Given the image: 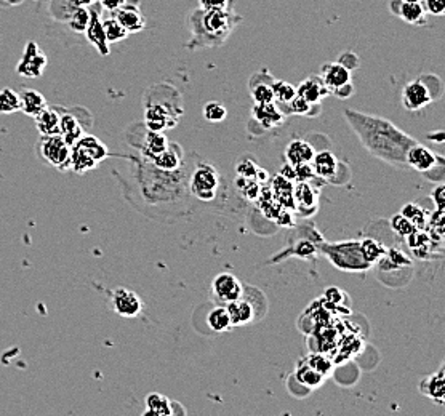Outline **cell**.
<instances>
[{
    "instance_id": "33",
    "label": "cell",
    "mask_w": 445,
    "mask_h": 416,
    "mask_svg": "<svg viewBox=\"0 0 445 416\" xmlns=\"http://www.w3.org/2000/svg\"><path fill=\"white\" fill-rule=\"evenodd\" d=\"M280 108H288L287 114H297V115H308V117H313V115H317L321 112V104H311L306 100H303L302 96H295L293 100L285 104V106H279Z\"/></svg>"
},
{
    "instance_id": "18",
    "label": "cell",
    "mask_w": 445,
    "mask_h": 416,
    "mask_svg": "<svg viewBox=\"0 0 445 416\" xmlns=\"http://www.w3.org/2000/svg\"><path fill=\"white\" fill-rule=\"evenodd\" d=\"M321 77L323 80V84H325V86L330 90V93H332V90L351 82V71L337 61V63H330V65L323 66Z\"/></svg>"
},
{
    "instance_id": "48",
    "label": "cell",
    "mask_w": 445,
    "mask_h": 416,
    "mask_svg": "<svg viewBox=\"0 0 445 416\" xmlns=\"http://www.w3.org/2000/svg\"><path fill=\"white\" fill-rule=\"evenodd\" d=\"M259 167L252 160H240L236 167L237 176H244V178H255L257 180V173Z\"/></svg>"
},
{
    "instance_id": "24",
    "label": "cell",
    "mask_w": 445,
    "mask_h": 416,
    "mask_svg": "<svg viewBox=\"0 0 445 416\" xmlns=\"http://www.w3.org/2000/svg\"><path fill=\"white\" fill-rule=\"evenodd\" d=\"M60 119L61 112H58L55 108H45L36 119V126L40 136L60 135Z\"/></svg>"
},
{
    "instance_id": "15",
    "label": "cell",
    "mask_w": 445,
    "mask_h": 416,
    "mask_svg": "<svg viewBox=\"0 0 445 416\" xmlns=\"http://www.w3.org/2000/svg\"><path fill=\"white\" fill-rule=\"evenodd\" d=\"M114 13V18L127 29L129 34L141 32L146 27V18H144L140 8H138V5H124V7L115 10Z\"/></svg>"
},
{
    "instance_id": "21",
    "label": "cell",
    "mask_w": 445,
    "mask_h": 416,
    "mask_svg": "<svg viewBox=\"0 0 445 416\" xmlns=\"http://www.w3.org/2000/svg\"><path fill=\"white\" fill-rule=\"evenodd\" d=\"M74 146H77L80 151H84L89 157L93 159L98 165L109 157L108 146L101 140H98L96 136H91V135L80 136L79 140L74 143Z\"/></svg>"
},
{
    "instance_id": "51",
    "label": "cell",
    "mask_w": 445,
    "mask_h": 416,
    "mask_svg": "<svg viewBox=\"0 0 445 416\" xmlns=\"http://www.w3.org/2000/svg\"><path fill=\"white\" fill-rule=\"evenodd\" d=\"M338 63H341V65L348 67L349 71H352V69L359 67V56H357L356 53H352V51H346V53L340 56Z\"/></svg>"
},
{
    "instance_id": "25",
    "label": "cell",
    "mask_w": 445,
    "mask_h": 416,
    "mask_svg": "<svg viewBox=\"0 0 445 416\" xmlns=\"http://www.w3.org/2000/svg\"><path fill=\"white\" fill-rule=\"evenodd\" d=\"M420 392L425 394L426 397L432 398V401L437 402L439 405L444 403V394H445V379H444V370L441 368L436 375H431V377L425 378L420 383Z\"/></svg>"
},
{
    "instance_id": "30",
    "label": "cell",
    "mask_w": 445,
    "mask_h": 416,
    "mask_svg": "<svg viewBox=\"0 0 445 416\" xmlns=\"http://www.w3.org/2000/svg\"><path fill=\"white\" fill-rule=\"evenodd\" d=\"M380 268L386 271H392V269H399V268H410L412 266V261H410V258L406 255V253H402L399 248H389V250H386V253L383 256L380 258Z\"/></svg>"
},
{
    "instance_id": "29",
    "label": "cell",
    "mask_w": 445,
    "mask_h": 416,
    "mask_svg": "<svg viewBox=\"0 0 445 416\" xmlns=\"http://www.w3.org/2000/svg\"><path fill=\"white\" fill-rule=\"evenodd\" d=\"M153 164H154L155 169H159V170L178 171L183 165V159H181L180 151H178L176 146L170 144V146L167 148L164 152L159 154L157 157L153 160Z\"/></svg>"
},
{
    "instance_id": "17",
    "label": "cell",
    "mask_w": 445,
    "mask_h": 416,
    "mask_svg": "<svg viewBox=\"0 0 445 416\" xmlns=\"http://www.w3.org/2000/svg\"><path fill=\"white\" fill-rule=\"evenodd\" d=\"M20 103H21L20 111H22L27 115V117H32V119H36L37 115L49 106L45 96L40 93V91L34 90V89L21 90L20 91Z\"/></svg>"
},
{
    "instance_id": "56",
    "label": "cell",
    "mask_w": 445,
    "mask_h": 416,
    "mask_svg": "<svg viewBox=\"0 0 445 416\" xmlns=\"http://www.w3.org/2000/svg\"><path fill=\"white\" fill-rule=\"evenodd\" d=\"M427 138H430L431 141H436L439 144H442L444 138H445V133H444V130H439V131H434V133H430V135H427Z\"/></svg>"
},
{
    "instance_id": "2",
    "label": "cell",
    "mask_w": 445,
    "mask_h": 416,
    "mask_svg": "<svg viewBox=\"0 0 445 416\" xmlns=\"http://www.w3.org/2000/svg\"><path fill=\"white\" fill-rule=\"evenodd\" d=\"M319 250L340 271H346V273H366V271L372 268V264L363 258L361 242L357 240L335 242V244H323V242H321Z\"/></svg>"
},
{
    "instance_id": "19",
    "label": "cell",
    "mask_w": 445,
    "mask_h": 416,
    "mask_svg": "<svg viewBox=\"0 0 445 416\" xmlns=\"http://www.w3.org/2000/svg\"><path fill=\"white\" fill-rule=\"evenodd\" d=\"M169 146H170V141H169V138L164 135V131L148 130L146 136H144L143 144H141V154H143V157H146L149 162H153Z\"/></svg>"
},
{
    "instance_id": "40",
    "label": "cell",
    "mask_w": 445,
    "mask_h": 416,
    "mask_svg": "<svg viewBox=\"0 0 445 416\" xmlns=\"http://www.w3.org/2000/svg\"><path fill=\"white\" fill-rule=\"evenodd\" d=\"M236 184L237 189L240 190V194L244 195L247 200H257L259 193H262V183H258L255 178L237 176Z\"/></svg>"
},
{
    "instance_id": "16",
    "label": "cell",
    "mask_w": 445,
    "mask_h": 416,
    "mask_svg": "<svg viewBox=\"0 0 445 416\" xmlns=\"http://www.w3.org/2000/svg\"><path fill=\"white\" fill-rule=\"evenodd\" d=\"M297 95L311 104H321L323 98L330 95V90L323 84L321 76H311L297 86Z\"/></svg>"
},
{
    "instance_id": "32",
    "label": "cell",
    "mask_w": 445,
    "mask_h": 416,
    "mask_svg": "<svg viewBox=\"0 0 445 416\" xmlns=\"http://www.w3.org/2000/svg\"><path fill=\"white\" fill-rule=\"evenodd\" d=\"M207 323L212 328L213 332L223 333V332H229L233 328V323H231L228 309L224 306H218V308H213L209 316H207Z\"/></svg>"
},
{
    "instance_id": "14",
    "label": "cell",
    "mask_w": 445,
    "mask_h": 416,
    "mask_svg": "<svg viewBox=\"0 0 445 416\" xmlns=\"http://www.w3.org/2000/svg\"><path fill=\"white\" fill-rule=\"evenodd\" d=\"M84 34L86 40H89V42L96 48L98 53L103 56L109 55L111 48H109V42L106 39L105 29H103V21L100 20V15H98L96 11H90V22H89V26H86Z\"/></svg>"
},
{
    "instance_id": "55",
    "label": "cell",
    "mask_w": 445,
    "mask_h": 416,
    "mask_svg": "<svg viewBox=\"0 0 445 416\" xmlns=\"http://www.w3.org/2000/svg\"><path fill=\"white\" fill-rule=\"evenodd\" d=\"M280 175H282V176H285L287 180H290V181H297V176H295L293 165H290V164H285L284 167H282Z\"/></svg>"
},
{
    "instance_id": "43",
    "label": "cell",
    "mask_w": 445,
    "mask_h": 416,
    "mask_svg": "<svg viewBox=\"0 0 445 416\" xmlns=\"http://www.w3.org/2000/svg\"><path fill=\"white\" fill-rule=\"evenodd\" d=\"M204 117L212 124L223 122L228 117V109L224 108V104L218 101H210L204 106Z\"/></svg>"
},
{
    "instance_id": "52",
    "label": "cell",
    "mask_w": 445,
    "mask_h": 416,
    "mask_svg": "<svg viewBox=\"0 0 445 416\" xmlns=\"http://www.w3.org/2000/svg\"><path fill=\"white\" fill-rule=\"evenodd\" d=\"M332 93L337 98H340V100H348V98H351L352 93H354V86H352L351 82L344 84V85L338 86V89L332 90Z\"/></svg>"
},
{
    "instance_id": "1",
    "label": "cell",
    "mask_w": 445,
    "mask_h": 416,
    "mask_svg": "<svg viewBox=\"0 0 445 416\" xmlns=\"http://www.w3.org/2000/svg\"><path fill=\"white\" fill-rule=\"evenodd\" d=\"M344 117L370 154L388 164L407 167L406 154L408 148L417 143L412 136L388 119L363 114L356 109H346Z\"/></svg>"
},
{
    "instance_id": "46",
    "label": "cell",
    "mask_w": 445,
    "mask_h": 416,
    "mask_svg": "<svg viewBox=\"0 0 445 416\" xmlns=\"http://www.w3.org/2000/svg\"><path fill=\"white\" fill-rule=\"evenodd\" d=\"M293 170H295V176H297V181H311V180H314V178H317L311 162L293 165Z\"/></svg>"
},
{
    "instance_id": "53",
    "label": "cell",
    "mask_w": 445,
    "mask_h": 416,
    "mask_svg": "<svg viewBox=\"0 0 445 416\" xmlns=\"http://www.w3.org/2000/svg\"><path fill=\"white\" fill-rule=\"evenodd\" d=\"M444 193H445L444 186H437L434 190H432V199H434L436 202L437 210H444V199H445Z\"/></svg>"
},
{
    "instance_id": "27",
    "label": "cell",
    "mask_w": 445,
    "mask_h": 416,
    "mask_svg": "<svg viewBox=\"0 0 445 416\" xmlns=\"http://www.w3.org/2000/svg\"><path fill=\"white\" fill-rule=\"evenodd\" d=\"M60 135L69 144L76 143L80 136L85 135L84 126L80 125L79 119L72 112H63L60 119Z\"/></svg>"
},
{
    "instance_id": "34",
    "label": "cell",
    "mask_w": 445,
    "mask_h": 416,
    "mask_svg": "<svg viewBox=\"0 0 445 416\" xmlns=\"http://www.w3.org/2000/svg\"><path fill=\"white\" fill-rule=\"evenodd\" d=\"M273 91H274V103L277 106H285L290 103L295 96H297V89L290 84L284 82V80H273Z\"/></svg>"
},
{
    "instance_id": "49",
    "label": "cell",
    "mask_w": 445,
    "mask_h": 416,
    "mask_svg": "<svg viewBox=\"0 0 445 416\" xmlns=\"http://www.w3.org/2000/svg\"><path fill=\"white\" fill-rule=\"evenodd\" d=\"M426 15L442 16L445 13V0H421Z\"/></svg>"
},
{
    "instance_id": "13",
    "label": "cell",
    "mask_w": 445,
    "mask_h": 416,
    "mask_svg": "<svg viewBox=\"0 0 445 416\" xmlns=\"http://www.w3.org/2000/svg\"><path fill=\"white\" fill-rule=\"evenodd\" d=\"M252 119L255 120L257 124H259L263 129H276V126H280L284 124L285 115L282 114L279 106L273 103H263L258 104L255 103V106L252 109Z\"/></svg>"
},
{
    "instance_id": "59",
    "label": "cell",
    "mask_w": 445,
    "mask_h": 416,
    "mask_svg": "<svg viewBox=\"0 0 445 416\" xmlns=\"http://www.w3.org/2000/svg\"><path fill=\"white\" fill-rule=\"evenodd\" d=\"M21 2L22 0H0V5H2V7H10V5H18Z\"/></svg>"
},
{
    "instance_id": "4",
    "label": "cell",
    "mask_w": 445,
    "mask_h": 416,
    "mask_svg": "<svg viewBox=\"0 0 445 416\" xmlns=\"http://www.w3.org/2000/svg\"><path fill=\"white\" fill-rule=\"evenodd\" d=\"M71 148L72 144H69L61 135H50L40 136L36 151L45 164L66 171L71 167Z\"/></svg>"
},
{
    "instance_id": "36",
    "label": "cell",
    "mask_w": 445,
    "mask_h": 416,
    "mask_svg": "<svg viewBox=\"0 0 445 416\" xmlns=\"http://www.w3.org/2000/svg\"><path fill=\"white\" fill-rule=\"evenodd\" d=\"M103 29H105V34H106L109 45L122 42V40H125L127 37L130 36V34L127 32V29L120 25V22L115 18H108V20L103 21Z\"/></svg>"
},
{
    "instance_id": "38",
    "label": "cell",
    "mask_w": 445,
    "mask_h": 416,
    "mask_svg": "<svg viewBox=\"0 0 445 416\" xmlns=\"http://www.w3.org/2000/svg\"><path fill=\"white\" fill-rule=\"evenodd\" d=\"M297 378H298L299 383L306 384L308 388H317V386L322 384V381H323V378H325V375H322L321 372H317L316 368L308 365V363H304V365L298 367Z\"/></svg>"
},
{
    "instance_id": "7",
    "label": "cell",
    "mask_w": 445,
    "mask_h": 416,
    "mask_svg": "<svg viewBox=\"0 0 445 416\" xmlns=\"http://www.w3.org/2000/svg\"><path fill=\"white\" fill-rule=\"evenodd\" d=\"M432 100H434V93L431 91L430 85L425 82V79L412 80L406 84L402 90V104L408 111H420Z\"/></svg>"
},
{
    "instance_id": "22",
    "label": "cell",
    "mask_w": 445,
    "mask_h": 416,
    "mask_svg": "<svg viewBox=\"0 0 445 416\" xmlns=\"http://www.w3.org/2000/svg\"><path fill=\"white\" fill-rule=\"evenodd\" d=\"M226 309L233 327L245 325V323L255 319V309H253L252 303L247 301V299L239 298L236 301H231L226 304Z\"/></svg>"
},
{
    "instance_id": "5",
    "label": "cell",
    "mask_w": 445,
    "mask_h": 416,
    "mask_svg": "<svg viewBox=\"0 0 445 416\" xmlns=\"http://www.w3.org/2000/svg\"><path fill=\"white\" fill-rule=\"evenodd\" d=\"M218 171L210 164H199L189 180V190L199 200L210 202L217 197L219 186Z\"/></svg>"
},
{
    "instance_id": "23",
    "label": "cell",
    "mask_w": 445,
    "mask_h": 416,
    "mask_svg": "<svg viewBox=\"0 0 445 416\" xmlns=\"http://www.w3.org/2000/svg\"><path fill=\"white\" fill-rule=\"evenodd\" d=\"M271 193H273L277 204H279L282 208H287V210H292V212L295 210L293 183L290 180H287L285 176H282L280 173L273 180Z\"/></svg>"
},
{
    "instance_id": "39",
    "label": "cell",
    "mask_w": 445,
    "mask_h": 416,
    "mask_svg": "<svg viewBox=\"0 0 445 416\" xmlns=\"http://www.w3.org/2000/svg\"><path fill=\"white\" fill-rule=\"evenodd\" d=\"M66 22L74 32L84 34L86 26H89V22H90V10L86 7H76L72 10V13L69 15Z\"/></svg>"
},
{
    "instance_id": "12",
    "label": "cell",
    "mask_w": 445,
    "mask_h": 416,
    "mask_svg": "<svg viewBox=\"0 0 445 416\" xmlns=\"http://www.w3.org/2000/svg\"><path fill=\"white\" fill-rule=\"evenodd\" d=\"M141 298L129 288L119 287L112 293V309L122 317H136L141 312Z\"/></svg>"
},
{
    "instance_id": "42",
    "label": "cell",
    "mask_w": 445,
    "mask_h": 416,
    "mask_svg": "<svg viewBox=\"0 0 445 416\" xmlns=\"http://www.w3.org/2000/svg\"><path fill=\"white\" fill-rule=\"evenodd\" d=\"M271 84L273 82H269V84H266V82L253 84L252 82L250 93H252L253 101L258 103V104L273 103L274 101V91H273V86H271Z\"/></svg>"
},
{
    "instance_id": "8",
    "label": "cell",
    "mask_w": 445,
    "mask_h": 416,
    "mask_svg": "<svg viewBox=\"0 0 445 416\" xmlns=\"http://www.w3.org/2000/svg\"><path fill=\"white\" fill-rule=\"evenodd\" d=\"M295 210L299 216H313L319 205V190L313 188L309 181H297L293 184Z\"/></svg>"
},
{
    "instance_id": "11",
    "label": "cell",
    "mask_w": 445,
    "mask_h": 416,
    "mask_svg": "<svg viewBox=\"0 0 445 416\" xmlns=\"http://www.w3.org/2000/svg\"><path fill=\"white\" fill-rule=\"evenodd\" d=\"M178 124V117L164 104H151L146 108L144 112V125L148 130L153 131H164L173 129Z\"/></svg>"
},
{
    "instance_id": "35",
    "label": "cell",
    "mask_w": 445,
    "mask_h": 416,
    "mask_svg": "<svg viewBox=\"0 0 445 416\" xmlns=\"http://www.w3.org/2000/svg\"><path fill=\"white\" fill-rule=\"evenodd\" d=\"M361 248H362L363 258H366L370 264L378 263L380 258L386 253L385 245L380 244L378 240L372 239V237H367V239H363L361 242Z\"/></svg>"
},
{
    "instance_id": "6",
    "label": "cell",
    "mask_w": 445,
    "mask_h": 416,
    "mask_svg": "<svg viewBox=\"0 0 445 416\" xmlns=\"http://www.w3.org/2000/svg\"><path fill=\"white\" fill-rule=\"evenodd\" d=\"M47 55L39 47L37 42H27L22 56L16 66V72L26 79H36L44 74V69L47 67Z\"/></svg>"
},
{
    "instance_id": "50",
    "label": "cell",
    "mask_w": 445,
    "mask_h": 416,
    "mask_svg": "<svg viewBox=\"0 0 445 416\" xmlns=\"http://www.w3.org/2000/svg\"><path fill=\"white\" fill-rule=\"evenodd\" d=\"M229 0H199L200 10H226Z\"/></svg>"
},
{
    "instance_id": "20",
    "label": "cell",
    "mask_w": 445,
    "mask_h": 416,
    "mask_svg": "<svg viewBox=\"0 0 445 416\" xmlns=\"http://www.w3.org/2000/svg\"><path fill=\"white\" fill-rule=\"evenodd\" d=\"M314 155H316V151H314L313 144H309L304 140H293L288 143L285 148V160H287V164H290V165L306 164V162L313 160Z\"/></svg>"
},
{
    "instance_id": "37",
    "label": "cell",
    "mask_w": 445,
    "mask_h": 416,
    "mask_svg": "<svg viewBox=\"0 0 445 416\" xmlns=\"http://www.w3.org/2000/svg\"><path fill=\"white\" fill-rule=\"evenodd\" d=\"M21 108L20 93L11 89L0 90V114H13L18 112Z\"/></svg>"
},
{
    "instance_id": "57",
    "label": "cell",
    "mask_w": 445,
    "mask_h": 416,
    "mask_svg": "<svg viewBox=\"0 0 445 416\" xmlns=\"http://www.w3.org/2000/svg\"><path fill=\"white\" fill-rule=\"evenodd\" d=\"M69 2H71L74 7H91V5H93L96 0H69Z\"/></svg>"
},
{
    "instance_id": "26",
    "label": "cell",
    "mask_w": 445,
    "mask_h": 416,
    "mask_svg": "<svg viewBox=\"0 0 445 416\" xmlns=\"http://www.w3.org/2000/svg\"><path fill=\"white\" fill-rule=\"evenodd\" d=\"M311 164H313L316 176L321 178V180H330L338 170V159L328 151H322L319 154L316 152L314 159L311 160Z\"/></svg>"
},
{
    "instance_id": "47",
    "label": "cell",
    "mask_w": 445,
    "mask_h": 416,
    "mask_svg": "<svg viewBox=\"0 0 445 416\" xmlns=\"http://www.w3.org/2000/svg\"><path fill=\"white\" fill-rule=\"evenodd\" d=\"M306 363H308V365H311L313 368H316L317 372H321L322 375H327L328 372H330V367H332L330 360H328L327 357H323L322 354L309 356L308 359H306Z\"/></svg>"
},
{
    "instance_id": "10",
    "label": "cell",
    "mask_w": 445,
    "mask_h": 416,
    "mask_svg": "<svg viewBox=\"0 0 445 416\" xmlns=\"http://www.w3.org/2000/svg\"><path fill=\"white\" fill-rule=\"evenodd\" d=\"M212 292L219 303L228 304L231 301L242 298L244 288H242L240 280L236 275L229 273L218 274L212 282Z\"/></svg>"
},
{
    "instance_id": "9",
    "label": "cell",
    "mask_w": 445,
    "mask_h": 416,
    "mask_svg": "<svg viewBox=\"0 0 445 416\" xmlns=\"http://www.w3.org/2000/svg\"><path fill=\"white\" fill-rule=\"evenodd\" d=\"M406 164L425 175V173L434 170L439 164H444V157L430 151L423 144L415 143L406 154Z\"/></svg>"
},
{
    "instance_id": "54",
    "label": "cell",
    "mask_w": 445,
    "mask_h": 416,
    "mask_svg": "<svg viewBox=\"0 0 445 416\" xmlns=\"http://www.w3.org/2000/svg\"><path fill=\"white\" fill-rule=\"evenodd\" d=\"M100 2L108 11H115L125 5V0H100Z\"/></svg>"
},
{
    "instance_id": "58",
    "label": "cell",
    "mask_w": 445,
    "mask_h": 416,
    "mask_svg": "<svg viewBox=\"0 0 445 416\" xmlns=\"http://www.w3.org/2000/svg\"><path fill=\"white\" fill-rule=\"evenodd\" d=\"M401 4H402V0H391V2H389L391 13L397 15V13H399V7H401Z\"/></svg>"
},
{
    "instance_id": "41",
    "label": "cell",
    "mask_w": 445,
    "mask_h": 416,
    "mask_svg": "<svg viewBox=\"0 0 445 416\" xmlns=\"http://www.w3.org/2000/svg\"><path fill=\"white\" fill-rule=\"evenodd\" d=\"M401 215H404L407 219H410V221H412V224L417 229H423L426 221H427L426 210H423V208H421L417 204L404 205Z\"/></svg>"
},
{
    "instance_id": "60",
    "label": "cell",
    "mask_w": 445,
    "mask_h": 416,
    "mask_svg": "<svg viewBox=\"0 0 445 416\" xmlns=\"http://www.w3.org/2000/svg\"><path fill=\"white\" fill-rule=\"evenodd\" d=\"M406 2H421V0H406Z\"/></svg>"
},
{
    "instance_id": "28",
    "label": "cell",
    "mask_w": 445,
    "mask_h": 416,
    "mask_svg": "<svg viewBox=\"0 0 445 416\" xmlns=\"http://www.w3.org/2000/svg\"><path fill=\"white\" fill-rule=\"evenodd\" d=\"M397 16L413 26H425L426 25V11L421 2H406L402 0L401 7H399Z\"/></svg>"
},
{
    "instance_id": "3",
    "label": "cell",
    "mask_w": 445,
    "mask_h": 416,
    "mask_svg": "<svg viewBox=\"0 0 445 416\" xmlns=\"http://www.w3.org/2000/svg\"><path fill=\"white\" fill-rule=\"evenodd\" d=\"M236 15L226 10H204L200 20V27L204 29L205 39H202L200 47H215L223 44L229 36L231 29L239 20L233 21Z\"/></svg>"
},
{
    "instance_id": "44",
    "label": "cell",
    "mask_w": 445,
    "mask_h": 416,
    "mask_svg": "<svg viewBox=\"0 0 445 416\" xmlns=\"http://www.w3.org/2000/svg\"><path fill=\"white\" fill-rule=\"evenodd\" d=\"M391 228L397 235L406 237V239L410 234H413L415 230H417V228L413 226L412 221H410V219H407L404 215H401V213H399V215H396V216H392Z\"/></svg>"
},
{
    "instance_id": "31",
    "label": "cell",
    "mask_w": 445,
    "mask_h": 416,
    "mask_svg": "<svg viewBox=\"0 0 445 416\" xmlns=\"http://www.w3.org/2000/svg\"><path fill=\"white\" fill-rule=\"evenodd\" d=\"M144 415L170 416L173 415L172 402L165 396L159 394V392H151L146 397V412H144Z\"/></svg>"
},
{
    "instance_id": "45",
    "label": "cell",
    "mask_w": 445,
    "mask_h": 416,
    "mask_svg": "<svg viewBox=\"0 0 445 416\" xmlns=\"http://www.w3.org/2000/svg\"><path fill=\"white\" fill-rule=\"evenodd\" d=\"M316 252H317V245L314 244V240H309V239L298 240L297 244L290 248L292 255L299 256V258H309V256H313Z\"/></svg>"
}]
</instances>
